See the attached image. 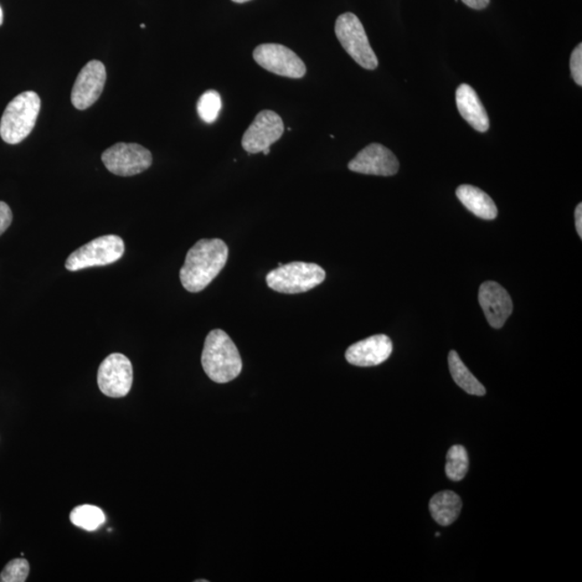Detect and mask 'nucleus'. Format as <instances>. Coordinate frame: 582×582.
<instances>
[{
	"label": "nucleus",
	"mask_w": 582,
	"mask_h": 582,
	"mask_svg": "<svg viewBox=\"0 0 582 582\" xmlns=\"http://www.w3.org/2000/svg\"><path fill=\"white\" fill-rule=\"evenodd\" d=\"M575 221H576L577 234H578L580 238H582V204L581 203L577 205L575 210Z\"/></svg>",
	"instance_id": "nucleus-26"
},
{
	"label": "nucleus",
	"mask_w": 582,
	"mask_h": 582,
	"mask_svg": "<svg viewBox=\"0 0 582 582\" xmlns=\"http://www.w3.org/2000/svg\"><path fill=\"white\" fill-rule=\"evenodd\" d=\"M105 65L100 61H91L77 77L71 102L79 111H86L100 99L106 84Z\"/></svg>",
	"instance_id": "nucleus-11"
},
{
	"label": "nucleus",
	"mask_w": 582,
	"mask_h": 582,
	"mask_svg": "<svg viewBox=\"0 0 582 582\" xmlns=\"http://www.w3.org/2000/svg\"><path fill=\"white\" fill-rule=\"evenodd\" d=\"M479 302L488 324L493 328L501 329L512 316L513 305L512 297L496 282H484L479 290Z\"/></svg>",
	"instance_id": "nucleus-13"
},
{
	"label": "nucleus",
	"mask_w": 582,
	"mask_h": 582,
	"mask_svg": "<svg viewBox=\"0 0 582 582\" xmlns=\"http://www.w3.org/2000/svg\"><path fill=\"white\" fill-rule=\"evenodd\" d=\"M391 352V340L385 334H375L351 345L345 353V358L357 367H374L386 362Z\"/></svg>",
	"instance_id": "nucleus-14"
},
{
	"label": "nucleus",
	"mask_w": 582,
	"mask_h": 582,
	"mask_svg": "<svg viewBox=\"0 0 582 582\" xmlns=\"http://www.w3.org/2000/svg\"><path fill=\"white\" fill-rule=\"evenodd\" d=\"M70 522L77 528L93 532L106 522V517L101 508L93 504H81L70 512Z\"/></svg>",
	"instance_id": "nucleus-19"
},
{
	"label": "nucleus",
	"mask_w": 582,
	"mask_h": 582,
	"mask_svg": "<svg viewBox=\"0 0 582 582\" xmlns=\"http://www.w3.org/2000/svg\"><path fill=\"white\" fill-rule=\"evenodd\" d=\"M12 212L9 205L4 202H0V235H3L10 225H12Z\"/></svg>",
	"instance_id": "nucleus-24"
},
{
	"label": "nucleus",
	"mask_w": 582,
	"mask_h": 582,
	"mask_svg": "<svg viewBox=\"0 0 582 582\" xmlns=\"http://www.w3.org/2000/svg\"><path fill=\"white\" fill-rule=\"evenodd\" d=\"M571 76L576 84L582 86V45L579 44L576 46L570 58Z\"/></svg>",
	"instance_id": "nucleus-23"
},
{
	"label": "nucleus",
	"mask_w": 582,
	"mask_h": 582,
	"mask_svg": "<svg viewBox=\"0 0 582 582\" xmlns=\"http://www.w3.org/2000/svg\"><path fill=\"white\" fill-rule=\"evenodd\" d=\"M324 278H326V272L322 266L296 261L282 265L267 273L266 281V285L275 291L296 295L321 285Z\"/></svg>",
	"instance_id": "nucleus-4"
},
{
	"label": "nucleus",
	"mask_w": 582,
	"mask_h": 582,
	"mask_svg": "<svg viewBox=\"0 0 582 582\" xmlns=\"http://www.w3.org/2000/svg\"><path fill=\"white\" fill-rule=\"evenodd\" d=\"M29 574V563L25 559H14L4 566L0 582H24Z\"/></svg>",
	"instance_id": "nucleus-22"
},
{
	"label": "nucleus",
	"mask_w": 582,
	"mask_h": 582,
	"mask_svg": "<svg viewBox=\"0 0 582 582\" xmlns=\"http://www.w3.org/2000/svg\"><path fill=\"white\" fill-rule=\"evenodd\" d=\"M254 60L262 69L277 76L300 79L307 74V66L292 50L278 44H265L254 50Z\"/></svg>",
	"instance_id": "nucleus-8"
},
{
	"label": "nucleus",
	"mask_w": 582,
	"mask_h": 582,
	"mask_svg": "<svg viewBox=\"0 0 582 582\" xmlns=\"http://www.w3.org/2000/svg\"><path fill=\"white\" fill-rule=\"evenodd\" d=\"M462 2L465 4L466 6L476 10L487 8L488 4H490V0H462Z\"/></svg>",
	"instance_id": "nucleus-25"
},
{
	"label": "nucleus",
	"mask_w": 582,
	"mask_h": 582,
	"mask_svg": "<svg viewBox=\"0 0 582 582\" xmlns=\"http://www.w3.org/2000/svg\"><path fill=\"white\" fill-rule=\"evenodd\" d=\"M4 22V12L2 7H0V25Z\"/></svg>",
	"instance_id": "nucleus-27"
},
{
	"label": "nucleus",
	"mask_w": 582,
	"mask_h": 582,
	"mask_svg": "<svg viewBox=\"0 0 582 582\" xmlns=\"http://www.w3.org/2000/svg\"><path fill=\"white\" fill-rule=\"evenodd\" d=\"M270 152H271V149H270V148H266V151H264V152H264L265 156H267V154H270Z\"/></svg>",
	"instance_id": "nucleus-29"
},
{
	"label": "nucleus",
	"mask_w": 582,
	"mask_h": 582,
	"mask_svg": "<svg viewBox=\"0 0 582 582\" xmlns=\"http://www.w3.org/2000/svg\"><path fill=\"white\" fill-rule=\"evenodd\" d=\"M348 169L375 176H393L399 171V162L389 148L381 143H371L348 163Z\"/></svg>",
	"instance_id": "nucleus-12"
},
{
	"label": "nucleus",
	"mask_w": 582,
	"mask_h": 582,
	"mask_svg": "<svg viewBox=\"0 0 582 582\" xmlns=\"http://www.w3.org/2000/svg\"><path fill=\"white\" fill-rule=\"evenodd\" d=\"M232 2L236 3V4H244L247 2H250V0H232Z\"/></svg>",
	"instance_id": "nucleus-28"
},
{
	"label": "nucleus",
	"mask_w": 582,
	"mask_h": 582,
	"mask_svg": "<svg viewBox=\"0 0 582 582\" xmlns=\"http://www.w3.org/2000/svg\"><path fill=\"white\" fill-rule=\"evenodd\" d=\"M223 108V101L217 91L209 90L200 97L197 111L199 117L208 125H212L218 119L219 113Z\"/></svg>",
	"instance_id": "nucleus-21"
},
{
	"label": "nucleus",
	"mask_w": 582,
	"mask_h": 582,
	"mask_svg": "<svg viewBox=\"0 0 582 582\" xmlns=\"http://www.w3.org/2000/svg\"><path fill=\"white\" fill-rule=\"evenodd\" d=\"M102 161L118 176H134L152 167V154L138 143H118L102 154Z\"/></svg>",
	"instance_id": "nucleus-7"
},
{
	"label": "nucleus",
	"mask_w": 582,
	"mask_h": 582,
	"mask_svg": "<svg viewBox=\"0 0 582 582\" xmlns=\"http://www.w3.org/2000/svg\"><path fill=\"white\" fill-rule=\"evenodd\" d=\"M468 467L470 458L465 447L460 445L451 447L447 453V477L455 482L462 481L467 475Z\"/></svg>",
	"instance_id": "nucleus-20"
},
{
	"label": "nucleus",
	"mask_w": 582,
	"mask_h": 582,
	"mask_svg": "<svg viewBox=\"0 0 582 582\" xmlns=\"http://www.w3.org/2000/svg\"><path fill=\"white\" fill-rule=\"evenodd\" d=\"M456 105L461 116L478 132H487L490 120L486 108L471 86L461 85L456 90Z\"/></svg>",
	"instance_id": "nucleus-15"
},
{
	"label": "nucleus",
	"mask_w": 582,
	"mask_h": 582,
	"mask_svg": "<svg viewBox=\"0 0 582 582\" xmlns=\"http://www.w3.org/2000/svg\"><path fill=\"white\" fill-rule=\"evenodd\" d=\"M41 107L40 97L34 91L20 93L9 102L0 121V136L4 143L17 145L34 130Z\"/></svg>",
	"instance_id": "nucleus-3"
},
{
	"label": "nucleus",
	"mask_w": 582,
	"mask_h": 582,
	"mask_svg": "<svg viewBox=\"0 0 582 582\" xmlns=\"http://www.w3.org/2000/svg\"><path fill=\"white\" fill-rule=\"evenodd\" d=\"M202 367L208 377L219 384L235 380L243 369L238 348L221 329L210 332L205 339Z\"/></svg>",
	"instance_id": "nucleus-2"
},
{
	"label": "nucleus",
	"mask_w": 582,
	"mask_h": 582,
	"mask_svg": "<svg viewBox=\"0 0 582 582\" xmlns=\"http://www.w3.org/2000/svg\"><path fill=\"white\" fill-rule=\"evenodd\" d=\"M440 537V533H438V532H437V533H436V537Z\"/></svg>",
	"instance_id": "nucleus-30"
},
{
	"label": "nucleus",
	"mask_w": 582,
	"mask_h": 582,
	"mask_svg": "<svg viewBox=\"0 0 582 582\" xmlns=\"http://www.w3.org/2000/svg\"><path fill=\"white\" fill-rule=\"evenodd\" d=\"M228 257L229 249L223 240H200L189 250L179 272L184 290L194 293L204 291L223 271Z\"/></svg>",
	"instance_id": "nucleus-1"
},
{
	"label": "nucleus",
	"mask_w": 582,
	"mask_h": 582,
	"mask_svg": "<svg viewBox=\"0 0 582 582\" xmlns=\"http://www.w3.org/2000/svg\"><path fill=\"white\" fill-rule=\"evenodd\" d=\"M97 384L102 394L111 398H122L130 393L133 367L126 355L113 353L102 360L97 371Z\"/></svg>",
	"instance_id": "nucleus-9"
},
{
	"label": "nucleus",
	"mask_w": 582,
	"mask_h": 582,
	"mask_svg": "<svg viewBox=\"0 0 582 582\" xmlns=\"http://www.w3.org/2000/svg\"><path fill=\"white\" fill-rule=\"evenodd\" d=\"M336 35L349 56L365 70H373L379 61L371 48L368 36L360 20L351 12L340 15L336 22Z\"/></svg>",
	"instance_id": "nucleus-5"
},
{
	"label": "nucleus",
	"mask_w": 582,
	"mask_h": 582,
	"mask_svg": "<svg viewBox=\"0 0 582 582\" xmlns=\"http://www.w3.org/2000/svg\"><path fill=\"white\" fill-rule=\"evenodd\" d=\"M284 134V122L276 112L262 111L247 128L242 146L246 152L255 154L270 148Z\"/></svg>",
	"instance_id": "nucleus-10"
},
{
	"label": "nucleus",
	"mask_w": 582,
	"mask_h": 582,
	"mask_svg": "<svg viewBox=\"0 0 582 582\" xmlns=\"http://www.w3.org/2000/svg\"><path fill=\"white\" fill-rule=\"evenodd\" d=\"M447 362H449V368L453 380H455V382L460 386L462 389L465 390L466 393L470 395H486V388L479 382L475 375H473L470 369L466 367L457 352L451 351L449 353V357H447Z\"/></svg>",
	"instance_id": "nucleus-18"
},
{
	"label": "nucleus",
	"mask_w": 582,
	"mask_h": 582,
	"mask_svg": "<svg viewBox=\"0 0 582 582\" xmlns=\"http://www.w3.org/2000/svg\"><path fill=\"white\" fill-rule=\"evenodd\" d=\"M125 242L118 235H104L79 247L66 260V269L79 271L113 264L125 254Z\"/></svg>",
	"instance_id": "nucleus-6"
},
{
	"label": "nucleus",
	"mask_w": 582,
	"mask_h": 582,
	"mask_svg": "<svg viewBox=\"0 0 582 582\" xmlns=\"http://www.w3.org/2000/svg\"><path fill=\"white\" fill-rule=\"evenodd\" d=\"M462 499L456 493L442 491L435 494L430 502V512L435 521L441 527H449L460 516Z\"/></svg>",
	"instance_id": "nucleus-17"
},
{
	"label": "nucleus",
	"mask_w": 582,
	"mask_h": 582,
	"mask_svg": "<svg viewBox=\"0 0 582 582\" xmlns=\"http://www.w3.org/2000/svg\"><path fill=\"white\" fill-rule=\"evenodd\" d=\"M456 197L473 215L484 220L497 217L498 210L490 195L471 184H462L456 189Z\"/></svg>",
	"instance_id": "nucleus-16"
}]
</instances>
